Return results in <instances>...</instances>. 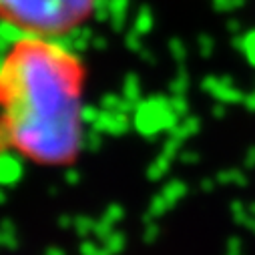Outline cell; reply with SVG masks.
<instances>
[{
    "mask_svg": "<svg viewBox=\"0 0 255 255\" xmlns=\"http://www.w3.org/2000/svg\"><path fill=\"white\" fill-rule=\"evenodd\" d=\"M0 127L34 165L67 167L85 149L87 67L65 40L14 34L0 50Z\"/></svg>",
    "mask_w": 255,
    "mask_h": 255,
    "instance_id": "6da1fadb",
    "label": "cell"
},
{
    "mask_svg": "<svg viewBox=\"0 0 255 255\" xmlns=\"http://www.w3.org/2000/svg\"><path fill=\"white\" fill-rule=\"evenodd\" d=\"M101 0H0V22L14 34L65 40L97 12Z\"/></svg>",
    "mask_w": 255,
    "mask_h": 255,
    "instance_id": "7a4b0ae2",
    "label": "cell"
}]
</instances>
